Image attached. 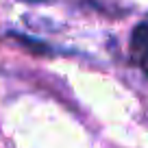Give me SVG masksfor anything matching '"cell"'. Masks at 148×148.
Instances as JSON below:
<instances>
[{
	"label": "cell",
	"instance_id": "obj_1",
	"mask_svg": "<svg viewBox=\"0 0 148 148\" xmlns=\"http://www.w3.org/2000/svg\"><path fill=\"white\" fill-rule=\"evenodd\" d=\"M131 55L139 68L148 74V22L135 26L133 35H131Z\"/></svg>",
	"mask_w": 148,
	"mask_h": 148
}]
</instances>
